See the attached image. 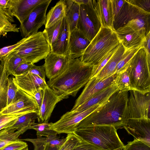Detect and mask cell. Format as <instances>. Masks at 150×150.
I'll list each match as a JSON object with an SVG mask.
<instances>
[{
    "label": "cell",
    "mask_w": 150,
    "mask_h": 150,
    "mask_svg": "<svg viewBox=\"0 0 150 150\" xmlns=\"http://www.w3.org/2000/svg\"><path fill=\"white\" fill-rule=\"evenodd\" d=\"M112 13L114 18L117 15L122 7L125 0H111Z\"/></svg>",
    "instance_id": "obj_46"
},
{
    "label": "cell",
    "mask_w": 150,
    "mask_h": 150,
    "mask_svg": "<svg viewBox=\"0 0 150 150\" xmlns=\"http://www.w3.org/2000/svg\"><path fill=\"white\" fill-rule=\"evenodd\" d=\"M142 47H134L125 50L123 56L118 63L114 74H117L126 71L130 60L136 53Z\"/></svg>",
    "instance_id": "obj_30"
},
{
    "label": "cell",
    "mask_w": 150,
    "mask_h": 150,
    "mask_svg": "<svg viewBox=\"0 0 150 150\" xmlns=\"http://www.w3.org/2000/svg\"><path fill=\"white\" fill-rule=\"evenodd\" d=\"M80 138L74 133L67 134L66 140L59 150H73L80 141Z\"/></svg>",
    "instance_id": "obj_37"
},
{
    "label": "cell",
    "mask_w": 150,
    "mask_h": 150,
    "mask_svg": "<svg viewBox=\"0 0 150 150\" xmlns=\"http://www.w3.org/2000/svg\"><path fill=\"white\" fill-rule=\"evenodd\" d=\"M60 147L49 145L46 150H59Z\"/></svg>",
    "instance_id": "obj_53"
},
{
    "label": "cell",
    "mask_w": 150,
    "mask_h": 150,
    "mask_svg": "<svg viewBox=\"0 0 150 150\" xmlns=\"http://www.w3.org/2000/svg\"><path fill=\"white\" fill-rule=\"evenodd\" d=\"M38 120V114L31 112L23 115L17 118L15 122L11 126L8 127L16 131L23 129H27L33 125L36 119Z\"/></svg>",
    "instance_id": "obj_28"
},
{
    "label": "cell",
    "mask_w": 150,
    "mask_h": 150,
    "mask_svg": "<svg viewBox=\"0 0 150 150\" xmlns=\"http://www.w3.org/2000/svg\"><path fill=\"white\" fill-rule=\"evenodd\" d=\"M34 64L31 63L25 62L20 64L12 72L14 76L19 75L28 71Z\"/></svg>",
    "instance_id": "obj_43"
},
{
    "label": "cell",
    "mask_w": 150,
    "mask_h": 150,
    "mask_svg": "<svg viewBox=\"0 0 150 150\" xmlns=\"http://www.w3.org/2000/svg\"><path fill=\"white\" fill-rule=\"evenodd\" d=\"M130 2L150 12V0H129Z\"/></svg>",
    "instance_id": "obj_45"
},
{
    "label": "cell",
    "mask_w": 150,
    "mask_h": 150,
    "mask_svg": "<svg viewBox=\"0 0 150 150\" xmlns=\"http://www.w3.org/2000/svg\"><path fill=\"white\" fill-rule=\"evenodd\" d=\"M115 30L125 50L142 46L147 34L144 31H135L127 26L120 27Z\"/></svg>",
    "instance_id": "obj_19"
},
{
    "label": "cell",
    "mask_w": 150,
    "mask_h": 150,
    "mask_svg": "<svg viewBox=\"0 0 150 150\" xmlns=\"http://www.w3.org/2000/svg\"><path fill=\"white\" fill-rule=\"evenodd\" d=\"M105 103L97 104L85 110L75 111L70 110L63 115L54 123H50V128L58 134L74 133L77 125L84 118Z\"/></svg>",
    "instance_id": "obj_9"
},
{
    "label": "cell",
    "mask_w": 150,
    "mask_h": 150,
    "mask_svg": "<svg viewBox=\"0 0 150 150\" xmlns=\"http://www.w3.org/2000/svg\"><path fill=\"white\" fill-rule=\"evenodd\" d=\"M150 32H149L146 36V39L142 45L147 52L150 54Z\"/></svg>",
    "instance_id": "obj_51"
},
{
    "label": "cell",
    "mask_w": 150,
    "mask_h": 150,
    "mask_svg": "<svg viewBox=\"0 0 150 150\" xmlns=\"http://www.w3.org/2000/svg\"><path fill=\"white\" fill-rule=\"evenodd\" d=\"M80 138L81 140L80 142L73 150H102L81 138Z\"/></svg>",
    "instance_id": "obj_42"
},
{
    "label": "cell",
    "mask_w": 150,
    "mask_h": 150,
    "mask_svg": "<svg viewBox=\"0 0 150 150\" xmlns=\"http://www.w3.org/2000/svg\"><path fill=\"white\" fill-rule=\"evenodd\" d=\"M28 130L26 128L16 131L8 127L0 130V149L20 140L19 137Z\"/></svg>",
    "instance_id": "obj_27"
},
{
    "label": "cell",
    "mask_w": 150,
    "mask_h": 150,
    "mask_svg": "<svg viewBox=\"0 0 150 150\" xmlns=\"http://www.w3.org/2000/svg\"><path fill=\"white\" fill-rule=\"evenodd\" d=\"M150 12L133 4L128 0L125 2L117 15L114 18L113 28L115 30L125 26L127 22L138 18H150Z\"/></svg>",
    "instance_id": "obj_12"
},
{
    "label": "cell",
    "mask_w": 150,
    "mask_h": 150,
    "mask_svg": "<svg viewBox=\"0 0 150 150\" xmlns=\"http://www.w3.org/2000/svg\"><path fill=\"white\" fill-rule=\"evenodd\" d=\"M120 44L107 53L98 65L93 66L90 79L96 76L98 74L115 53Z\"/></svg>",
    "instance_id": "obj_39"
},
{
    "label": "cell",
    "mask_w": 150,
    "mask_h": 150,
    "mask_svg": "<svg viewBox=\"0 0 150 150\" xmlns=\"http://www.w3.org/2000/svg\"><path fill=\"white\" fill-rule=\"evenodd\" d=\"M123 26L128 27L135 31L150 32V18H138L130 21Z\"/></svg>",
    "instance_id": "obj_33"
},
{
    "label": "cell",
    "mask_w": 150,
    "mask_h": 150,
    "mask_svg": "<svg viewBox=\"0 0 150 150\" xmlns=\"http://www.w3.org/2000/svg\"><path fill=\"white\" fill-rule=\"evenodd\" d=\"M124 150H150V146L142 141L135 139L124 145Z\"/></svg>",
    "instance_id": "obj_40"
},
{
    "label": "cell",
    "mask_w": 150,
    "mask_h": 150,
    "mask_svg": "<svg viewBox=\"0 0 150 150\" xmlns=\"http://www.w3.org/2000/svg\"><path fill=\"white\" fill-rule=\"evenodd\" d=\"M30 73L37 76L45 82V71L44 64L40 66H37L34 64L28 71Z\"/></svg>",
    "instance_id": "obj_41"
},
{
    "label": "cell",
    "mask_w": 150,
    "mask_h": 150,
    "mask_svg": "<svg viewBox=\"0 0 150 150\" xmlns=\"http://www.w3.org/2000/svg\"><path fill=\"white\" fill-rule=\"evenodd\" d=\"M14 77L13 79L18 87L32 97L38 90H44L47 86L41 78L28 71Z\"/></svg>",
    "instance_id": "obj_17"
},
{
    "label": "cell",
    "mask_w": 150,
    "mask_h": 150,
    "mask_svg": "<svg viewBox=\"0 0 150 150\" xmlns=\"http://www.w3.org/2000/svg\"><path fill=\"white\" fill-rule=\"evenodd\" d=\"M119 90L114 83L96 93L74 110L75 111H83L97 104L105 103L115 92Z\"/></svg>",
    "instance_id": "obj_23"
},
{
    "label": "cell",
    "mask_w": 150,
    "mask_h": 150,
    "mask_svg": "<svg viewBox=\"0 0 150 150\" xmlns=\"http://www.w3.org/2000/svg\"><path fill=\"white\" fill-rule=\"evenodd\" d=\"M17 118L5 122L0 124V130L12 126L16 122Z\"/></svg>",
    "instance_id": "obj_52"
},
{
    "label": "cell",
    "mask_w": 150,
    "mask_h": 150,
    "mask_svg": "<svg viewBox=\"0 0 150 150\" xmlns=\"http://www.w3.org/2000/svg\"><path fill=\"white\" fill-rule=\"evenodd\" d=\"M39 111L34 98L18 88L16 101L1 110L0 115L24 114L31 112L38 114Z\"/></svg>",
    "instance_id": "obj_10"
},
{
    "label": "cell",
    "mask_w": 150,
    "mask_h": 150,
    "mask_svg": "<svg viewBox=\"0 0 150 150\" xmlns=\"http://www.w3.org/2000/svg\"><path fill=\"white\" fill-rule=\"evenodd\" d=\"M79 5L81 4H86L88 3L89 0H74Z\"/></svg>",
    "instance_id": "obj_54"
},
{
    "label": "cell",
    "mask_w": 150,
    "mask_h": 150,
    "mask_svg": "<svg viewBox=\"0 0 150 150\" xmlns=\"http://www.w3.org/2000/svg\"><path fill=\"white\" fill-rule=\"evenodd\" d=\"M114 83L121 91H129L131 90L129 78L126 71L117 74Z\"/></svg>",
    "instance_id": "obj_35"
},
{
    "label": "cell",
    "mask_w": 150,
    "mask_h": 150,
    "mask_svg": "<svg viewBox=\"0 0 150 150\" xmlns=\"http://www.w3.org/2000/svg\"><path fill=\"white\" fill-rule=\"evenodd\" d=\"M124 147H122V148H118V149H115V150H124Z\"/></svg>",
    "instance_id": "obj_57"
},
{
    "label": "cell",
    "mask_w": 150,
    "mask_h": 150,
    "mask_svg": "<svg viewBox=\"0 0 150 150\" xmlns=\"http://www.w3.org/2000/svg\"><path fill=\"white\" fill-rule=\"evenodd\" d=\"M1 31H0V37H1Z\"/></svg>",
    "instance_id": "obj_58"
},
{
    "label": "cell",
    "mask_w": 150,
    "mask_h": 150,
    "mask_svg": "<svg viewBox=\"0 0 150 150\" xmlns=\"http://www.w3.org/2000/svg\"><path fill=\"white\" fill-rule=\"evenodd\" d=\"M18 89V87L14 83L13 77H8V79L6 106L13 103L16 101Z\"/></svg>",
    "instance_id": "obj_36"
},
{
    "label": "cell",
    "mask_w": 150,
    "mask_h": 150,
    "mask_svg": "<svg viewBox=\"0 0 150 150\" xmlns=\"http://www.w3.org/2000/svg\"><path fill=\"white\" fill-rule=\"evenodd\" d=\"M101 25L94 9L92 0L80 5L77 28L91 42L99 30Z\"/></svg>",
    "instance_id": "obj_8"
},
{
    "label": "cell",
    "mask_w": 150,
    "mask_h": 150,
    "mask_svg": "<svg viewBox=\"0 0 150 150\" xmlns=\"http://www.w3.org/2000/svg\"><path fill=\"white\" fill-rule=\"evenodd\" d=\"M24 114L0 115V124L7 121L12 120Z\"/></svg>",
    "instance_id": "obj_50"
},
{
    "label": "cell",
    "mask_w": 150,
    "mask_h": 150,
    "mask_svg": "<svg viewBox=\"0 0 150 150\" xmlns=\"http://www.w3.org/2000/svg\"><path fill=\"white\" fill-rule=\"evenodd\" d=\"M3 65L1 64H0V78L2 75V74L3 69Z\"/></svg>",
    "instance_id": "obj_55"
},
{
    "label": "cell",
    "mask_w": 150,
    "mask_h": 150,
    "mask_svg": "<svg viewBox=\"0 0 150 150\" xmlns=\"http://www.w3.org/2000/svg\"><path fill=\"white\" fill-rule=\"evenodd\" d=\"M63 18L51 26L45 28L43 30L50 47L56 41L59 36Z\"/></svg>",
    "instance_id": "obj_32"
},
{
    "label": "cell",
    "mask_w": 150,
    "mask_h": 150,
    "mask_svg": "<svg viewBox=\"0 0 150 150\" xmlns=\"http://www.w3.org/2000/svg\"><path fill=\"white\" fill-rule=\"evenodd\" d=\"M43 96V90L40 89L38 90L33 96L36 101L39 110L42 102Z\"/></svg>",
    "instance_id": "obj_48"
},
{
    "label": "cell",
    "mask_w": 150,
    "mask_h": 150,
    "mask_svg": "<svg viewBox=\"0 0 150 150\" xmlns=\"http://www.w3.org/2000/svg\"><path fill=\"white\" fill-rule=\"evenodd\" d=\"M114 126L100 125L77 129L74 133L102 150H114L123 147Z\"/></svg>",
    "instance_id": "obj_5"
},
{
    "label": "cell",
    "mask_w": 150,
    "mask_h": 150,
    "mask_svg": "<svg viewBox=\"0 0 150 150\" xmlns=\"http://www.w3.org/2000/svg\"><path fill=\"white\" fill-rule=\"evenodd\" d=\"M20 150H28V146L23 148Z\"/></svg>",
    "instance_id": "obj_56"
},
{
    "label": "cell",
    "mask_w": 150,
    "mask_h": 150,
    "mask_svg": "<svg viewBox=\"0 0 150 150\" xmlns=\"http://www.w3.org/2000/svg\"><path fill=\"white\" fill-rule=\"evenodd\" d=\"M66 5L64 0H61L50 10L46 16L45 28L63 19L66 16Z\"/></svg>",
    "instance_id": "obj_26"
},
{
    "label": "cell",
    "mask_w": 150,
    "mask_h": 150,
    "mask_svg": "<svg viewBox=\"0 0 150 150\" xmlns=\"http://www.w3.org/2000/svg\"><path fill=\"white\" fill-rule=\"evenodd\" d=\"M70 34L69 25L65 16L63 19L57 38L51 47V51L59 55H68Z\"/></svg>",
    "instance_id": "obj_21"
},
{
    "label": "cell",
    "mask_w": 150,
    "mask_h": 150,
    "mask_svg": "<svg viewBox=\"0 0 150 150\" xmlns=\"http://www.w3.org/2000/svg\"><path fill=\"white\" fill-rule=\"evenodd\" d=\"M117 74L102 79H98L96 76L91 79L85 85L71 110L75 109L96 93L114 84Z\"/></svg>",
    "instance_id": "obj_13"
},
{
    "label": "cell",
    "mask_w": 150,
    "mask_h": 150,
    "mask_svg": "<svg viewBox=\"0 0 150 150\" xmlns=\"http://www.w3.org/2000/svg\"><path fill=\"white\" fill-rule=\"evenodd\" d=\"M19 28L11 23L6 13L0 8V31L1 35L6 36L9 32H18Z\"/></svg>",
    "instance_id": "obj_31"
},
{
    "label": "cell",
    "mask_w": 150,
    "mask_h": 150,
    "mask_svg": "<svg viewBox=\"0 0 150 150\" xmlns=\"http://www.w3.org/2000/svg\"><path fill=\"white\" fill-rule=\"evenodd\" d=\"M93 66L83 63L79 58L71 59L66 69L47 83L56 93L74 97L90 79Z\"/></svg>",
    "instance_id": "obj_2"
},
{
    "label": "cell",
    "mask_w": 150,
    "mask_h": 150,
    "mask_svg": "<svg viewBox=\"0 0 150 150\" xmlns=\"http://www.w3.org/2000/svg\"><path fill=\"white\" fill-rule=\"evenodd\" d=\"M21 140L32 143L34 146L33 150H46L47 147L50 145L47 137H39L37 138H27Z\"/></svg>",
    "instance_id": "obj_38"
},
{
    "label": "cell",
    "mask_w": 150,
    "mask_h": 150,
    "mask_svg": "<svg viewBox=\"0 0 150 150\" xmlns=\"http://www.w3.org/2000/svg\"><path fill=\"white\" fill-rule=\"evenodd\" d=\"M69 55H63L51 51L45 59V75L49 80L57 76L67 69L70 60Z\"/></svg>",
    "instance_id": "obj_16"
},
{
    "label": "cell",
    "mask_w": 150,
    "mask_h": 150,
    "mask_svg": "<svg viewBox=\"0 0 150 150\" xmlns=\"http://www.w3.org/2000/svg\"><path fill=\"white\" fill-rule=\"evenodd\" d=\"M150 55L143 47L130 60L126 70L131 90L142 92L150 91Z\"/></svg>",
    "instance_id": "obj_6"
},
{
    "label": "cell",
    "mask_w": 150,
    "mask_h": 150,
    "mask_svg": "<svg viewBox=\"0 0 150 150\" xmlns=\"http://www.w3.org/2000/svg\"><path fill=\"white\" fill-rule=\"evenodd\" d=\"M128 133L150 146V119H129L122 126Z\"/></svg>",
    "instance_id": "obj_15"
},
{
    "label": "cell",
    "mask_w": 150,
    "mask_h": 150,
    "mask_svg": "<svg viewBox=\"0 0 150 150\" xmlns=\"http://www.w3.org/2000/svg\"><path fill=\"white\" fill-rule=\"evenodd\" d=\"M3 69L0 78V112L7 106L8 79L10 75L4 64Z\"/></svg>",
    "instance_id": "obj_29"
},
{
    "label": "cell",
    "mask_w": 150,
    "mask_h": 150,
    "mask_svg": "<svg viewBox=\"0 0 150 150\" xmlns=\"http://www.w3.org/2000/svg\"><path fill=\"white\" fill-rule=\"evenodd\" d=\"M128 96V91H117L101 107L83 120L76 129L100 125L122 127Z\"/></svg>",
    "instance_id": "obj_1"
},
{
    "label": "cell",
    "mask_w": 150,
    "mask_h": 150,
    "mask_svg": "<svg viewBox=\"0 0 150 150\" xmlns=\"http://www.w3.org/2000/svg\"><path fill=\"white\" fill-rule=\"evenodd\" d=\"M125 49L120 43L118 48L108 62L96 76L102 79L114 74L116 67L122 59Z\"/></svg>",
    "instance_id": "obj_24"
},
{
    "label": "cell",
    "mask_w": 150,
    "mask_h": 150,
    "mask_svg": "<svg viewBox=\"0 0 150 150\" xmlns=\"http://www.w3.org/2000/svg\"><path fill=\"white\" fill-rule=\"evenodd\" d=\"M120 43L115 30L102 26L79 58L85 64L96 66L107 53Z\"/></svg>",
    "instance_id": "obj_3"
},
{
    "label": "cell",
    "mask_w": 150,
    "mask_h": 150,
    "mask_svg": "<svg viewBox=\"0 0 150 150\" xmlns=\"http://www.w3.org/2000/svg\"><path fill=\"white\" fill-rule=\"evenodd\" d=\"M46 0H9L7 9L9 14L15 17L22 25L39 5Z\"/></svg>",
    "instance_id": "obj_14"
},
{
    "label": "cell",
    "mask_w": 150,
    "mask_h": 150,
    "mask_svg": "<svg viewBox=\"0 0 150 150\" xmlns=\"http://www.w3.org/2000/svg\"><path fill=\"white\" fill-rule=\"evenodd\" d=\"M19 42V44L4 59L7 57L16 56L23 58L27 62L34 64L45 59L51 51L44 31L38 32L23 38Z\"/></svg>",
    "instance_id": "obj_4"
},
{
    "label": "cell",
    "mask_w": 150,
    "mask_h": 150,
    "mask_svg": "<svg viewBox=\"0 0 150 150\" xmlns=\"http://www.w3.org/2000/svg\"><path fill=\"white\" fill-rule=\"evenodd\" d=\"M50 124L48 121L45 122H39L35 123L33 125L28 128L29 129H33L36 131L37 137H45L54 135H57L56 132L50 129Z\"/></svg>",
    "instance_id": "obj_34"
},
{
    "label": "cell",
    "mask_w": 150,
    "mask_h": 150,
    "mask_svg": "<svg viewBox=\"0 0 150 150\" xmlns=\"http://www.w3.org/2000/svg\"><path fill=\"white\" fill-rule=\"evenodd\" d=\"M92 2L101 26L109 27L114 30L111 0H94Z\"/></svg>",
    "instance_id": "obj_22"
},
{
    "label": "cell",
    "mask_w": 150,
    "mask_h": 150,
    "mask_svg": "<svg viewBox=\"0 0 150 150\" xmlns=\"http://www.w3.org/2000/svg\"><path fill=\"white\" fill-rule=\"evenodd\" d=\"M90 41L78 29L70 33L68 55L71 59L80 57L90 43Z\"/></svg>",
    "instance_id": "obj_20"
},
{
    "label": "cell",
    "mask_w": 150,
    "mask_h": 150,
    "mask_svg": "<svg viewBox=\"0 0 150 150\" xmlns=\"http://www.w3.org/2000/svg\"><path fill=\"white\" fill-rule=\"evenodd\" d=\"M64 99V96L57 94L47 85L43 90L42 101L38 114V122L48 121L56 104Z\"/></svg>",
    "instance_id": "obj_18"
},
{
    "label": "cell",
    "mask_w": 150,
    "mask_h": 150,
    "mask_svg": "<svg viewBox=\"0 0 150 150\" xmlns=\"http://www.w3.org/2000/svg\"><path fill=\"white\" fill-rule=\"evenodd\" d=\"M129 91L125 122L129 119H150V91L144 93L134 90Z\"/></svg>",
    "instance_id": "obj_7"
},
{
    "label": "cell",
    "mask_w": 150,
    "mask_h": 150,
    "mask_svg": "<svg viewBox=\"0 0 150 150\" xmlns=\"http://www.w3.org/2000/svg\"><path fill=\"white\" fill-rule=\"evenodd\" d=\"M9 0H0V8L2 9L6 14L10 20L11 23L15 22L13 17L8 13L7 9V5Z\"/></svg>",
    "instance_id": "obj_49"
},
{
    "label": "cell",
    "mask_w": 150,
    "mask_h": 150,
    "mask_svg": "<svg viewBox=\"0 0 150 150\" xmlns=\"http://www.w3.org/2000/svg\"><path fill=\"white\" fill-rule=\"evenodd\" d=\"M28 146L25 142L21 140L11 143L0 149V150H20Z\"/></svg>",
    "instance_id": "obj_44"
},
{
    "label": "cell",
    "mask_w": 150,
    "mask_h": 150,
    "mask_svg": "<svg viewBox=\"0 0 150 150\" xmlns=\"http://www.w3.org/2000/svg\"><path fill=\"white\" fill-rule=\"evenodd\" d=\"M66 16L69 25L70 33L76 29L79 16L80 5L74 0H64Z\"/></svg>",
    "instance_id": "obj_25"
},
{
    "label": "cell",
    "mask_w": 150,
    "mask_h": 150,
    "mask_svg": "<svg viewBox=\"0 0 150 150\" xmlns=\"http://www.w3.org/2000/svg\"><path fill=\"white\" fill-rule=\"evenodd\" d=\"M19 41L11 45L4 47L0 49V61H2L6 55L19 44Z\"/></svg>",
    "instance_id": "obj_47"
},
{
    "label": "cell",
    "mask_w": 150,
    "mask_h": 150,
    "mask_svg": "<svg viewBox=\"0 0 150 150\" xmlns=\"http://www.w3.org/2000/svg\"><path fill=\"white\" fill-rule=\"evenodd\" d=\"M52 0L46 1L38 6L19 27L23 38L29 36L37 32L38 29L45 25L47 8Z\"/></svg>",
    "instance_id": "obj_11"
}]
</instances>
